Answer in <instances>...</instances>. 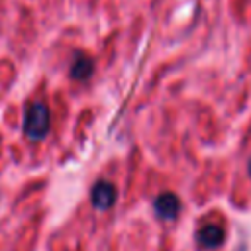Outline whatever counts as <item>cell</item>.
Returning a JSON list of instances; mask_svg holds the SVG:
<instances>
[{"label": "cell", "instance_id": "1", "mask_svg": "<svg viewBox=\"0 0 251 251\" xmlns=\"http://www.w3.org/2000/svg\"><path fill=\"white\" fill-rule=\"evenodd\" d=\"M49 127H51L49 108L41 102L29 104L24 116V133L33 141H39L49 133Z\"/></svg>", "mask_w": 251, "mask_h": 251}, {"label": "cell", "instance_id": "2", "mask_svg": "<svg viewBox=\"0 0 251 251\" xmlns=\"http://www.w3.org/2000/svg\"><path fill=\"white\" fill-rule=\"evenodd\" d=\"M116 198H118V190L112 182L108 180H98L92 190H90V200H92V206L96 210H108L116 204Z\"/></svg>", "mask_w": 251, "mask_h": 251}, {"label": "cell", "instance_id": "3", "mask_svg": "<svg viewBox=\"0 0 251 251\" xmlns=\"http://www.w3.org/2000/svg\"><path fill=\"white\" fill-rule=\"evenodd\" d=\"M153 210L161 220L171 222L180 212V200L175 192H161L153 202Z\"/></svg>", "mask_w": 251, "mask_h": 251}, {"label": "cell", "instance_id": "4", "mask_svg": "<svg viewBox=\"0 0 251 251\" xmlns=\"http://www.w3.org/2000/svg\"><path fill=\"white\" fill-rule=\"evenodd\" d=\"M224 239H226V231L214 224H208L196 231V241L204 249H216L224 243Z\"/></svg>", "mask_w": 251, "mask_h": 251}, {"label": "cell", "instance_id": "5", "mask_svg": "<svg viewBox=\"0 0 251 251\" xmlns=\"http://www.w3.org/2000/svg\"><path fill=\"white\" fill-rule=\"evenodd\" d=\"M92 71H94V63H92L90 57H86L84 53H76L73 57V63H71L69 73H71V76L75 80H86V78H90Z\"/></svg>", "mask_w": 251, "mask_h": 251}, {"label": "cell", "instance_id": "6", "mask_svg": "<svg viewBox=\"0 0 251 251\" xmlns=\"http://www.w3.org/2000/svg\"><path fill=\"white\" fill-rule=\"evenodd\" d=\"M247 169H249V176H251V159H249V167Z\"/></svg>", "mask_w": 251, "mask_h": 251}]
</instances>
